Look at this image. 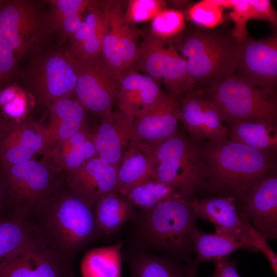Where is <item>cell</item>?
I'll use <instances>...</instances> for the list:
<instances>
[{"label":"cell","mask_w":277,"mask_h":277,"mask_svg":"<svg viewBox=\"0 0 277 277\" xmlns=\"http://www.w3.org/2000/svg\"><path fill=\"white\" fill-rule=\"evenodd\" d=\"M60 186L29 216L35 236L72 261L98 233L94 208Z\"/></svg>","instance_id":"6da1fadb"},{"label":"cell","mask_w":277,"mask_h":277,"mask_svg":"<svg viewBox=\"0 0 277 277\" xmlns=\"http://www.w3.org/2000/svg\"><path fill=\"white\" fill-rule=\"evenodd\" d=\"M206 180L216 189L242 199L256 183L271 174L273 153L228 140L197 145Z\"/></svg>","instance_id":"7a4b0ae2"},{"label":"cell","mask_w":277,"mask_h":277,"mask_svg":"<svg viewBox=\"0 0 277 277\" xmlns=\"http://www.w3.org/2000/svg\"><path fill=\"white\" fill-rule=\"evenodd\" d=\"M176 48L186 61L196 88L208 87L236 71L239 43L231 34L196 28L187 32Z\"/></svg>","instance_id":"3957f363"},{"label":"cell","mask_w":277,"mask_h":277,"mask_svg":"<svg viewBox=\"0 0 277 277\" xmlns=\"http://www.w3.org/2000/svg\"><path fill=\"white\" fill-rule=\"evenodd\" d=\"M201 95L216 108L222 121H249L276 125V95L234 73L203 89Z\"/></svg>","instance_id":"277c9868"},{"label":"cell","mask_w":277,"mask_h":277,"mask_svg":"<svg viewBox=\"0 0 277 277\" xmlns=\"http://www.w3.org/2000/svg\"><path fill=\"white\" fill-rule=\"evenodd\" d=\"M145 152L151 160L155 179L186 199L206 180L197 144L177 132Z\"/></svg>","instance_id":"5b68a950"},{"label":"cell","mask_w":277,"mask_h":277,"mask_svg":"<svg viewBox=\"0 0 277 277\" xmlns=\"http://www.w3.org/2000/svg\"><path fill=\"white\" fill-rule=\"evenodd\" d=\"M196 219L190 201L182 196L172 197L147 212L141 235L151 247L180 254L192 247Z\"/></svg>","instance_id":"8992f818"},{"label":"cell","mask_w":277,"mask_h":277,"mask_svg":"<svg viewBox=\"0 0 277 277\" xmlns=\"http://www.w3.org/2000/svg\"><path fill=\"white\" fill-rule=\"evenodd\" d=\"M138 53L130 68L146 72L156 79H163L169 94L183 98L196 89L186 61L174 44L156 37L150 32L143 34Z\"/></svg>","instance_id":"52a82bcc"},{"label":"cell","mask_w":277,"mask_h":277,"mask_svg":"<svg viewBox=\"0 0 277 277\" xmlns=\"http://www.w3.org/2000/svg\"><path fill=\"white\" fill-rule=\"evenodd\" d=\"M5 167L1 180L10 207L27 217L60 186L45 163L32 159Z\"/></svg>","instance_id":"ba28073f"},{"label":"cell","mask_w":277,"mask_h":277,"mask_svg":"<svg viewBox=\"0 0 277 277\" xmlns=\"http://www.w3.org/2000/svg\"><path fill=\"white\" fill-rule=\"evenodd\" d=\"M49 27L31 1H6L0 7V37L17 60L39 45Z\"/></svg>","instance_id":"9c48e42d"},{"label":"cell","mask_w":277,"mask_h":277,"mask_svg":"<svg viewBox=\"0 0 277 277\" xmlns=\"http://www.w3.org/2000/svg\"><path fill=\"white\" fill-rule=\"evenodd\" d=\"M28 77L33 94L50 107L58 99L75 93L77 73L74 57L68 50L47 53L34 63Z\"/></svg>","instance_id":"30bf717a"},{"label":"cell","mask_w":277,"mask_h":277,"mask_svg":"<svg viewBox=\"0 0 277 277\" xmlns=\"http://www.w3.org/2000/svg\"><path fill=\"white\" fill-rule=\"evenodd\" d=\"M0 277H75L72 261L59 255L33 234L0 262Z\"/></svg>","instance_id":"8fae6325"},{"label":"cell","mask_w":277,"mask_h":277,"mask_svg":"<svg viewBox=\"0 0 277 277\" xmlns=\"http://www.w3.org/2000/svg\"><path fill=\"white\" fill-rule=\"evenodd\" d=\"M74 61L77 100L86 110L103 116L117 101L120 75L108 66L101 55L85 61L74 57Z\"/></svg>","instance_id":"7c38bea8"},{"label":"cell","mask_w":277,"mask_h":277,"mask_svg":"<svg viewBox=\"0 0 277 277\" xmlns=\"http://www.w3.org/2000/svg\"><path fill=\"white\" fill-rule=\"evenodd\" d=\"M236 70L253 85L275 94L277 84V35L262 39L248 37L239 43Z\"/></svg>","instance_id":"4fadbf2b"},{"label":"cell","mask_w":277,"mask_h":277,"mask_svg":"<svg viewBox=\"0 0 277 277\" xmlns=\"http://www.w3.org/2000/svg\"><path fill=\"white\" fill-rule=\"evenodd\" d=\"M4 125L0 132V159L5 166L29 161L46 151L45 126L27 118Z\"/></svg>","instance_id":"5bb4252c"},{"label":"cell","mask_w":277,"mask_h":277,"mask_svg":"<svg viewBox=\"0 0 277 277\" xmlns=\"http://www.w3.org/2000/svg\"><path fill=\"white\" fill-rule=\"evenodd\" d=\"M181 98L165 93L152 107L133 118L137 144L146 151L177 132Z\"/></svg>","instance_id":"9a60e30c"},{"label":"cell","mask_w":277,"mask_h":277,"mask_svg":"<svg viewBox=\"0 0 277 277\" xmlns=\"http://www.w3.org/2000/svg\"><path fill=\"white\" fill-rule=\"evenodd\" d=\"M195 216L209 221L215 233L255 241L260 234L237 207L233 195L190 201Z\"/></svg>","instance_id":"2e32d148"},{"label":"cell","mask_w":277,"mask_h":277,"mask_svg":"<svg viewBox=\"0 0 277 277\" xmlns=\"http://www.w3.org/2000/svg\"><path fill=\"white\" fill-rule=\"evenodd\" d=\"M98 156L116 168L138 145L133 130V118L118 111L108 110L93 134Z\"/></svg>","instance_id":"e0dca14e"},{"label":"cell","mask_w":277,"mask_h":277,"mask_svg":"<svg viewBox=\"0 0 277 277\" xmlns=\"http://www.w3.org/2000/svg\"><path fill=\"white\" fill-rule=\"evenodd\" d=\"M179 120L195 143L205 139L217 143L228 138V129L222 125L214 105L196 92L182 99Z\"/></svg>","instance_id":"ac0fdd59"},{"label":"cell","mask_w":277,"mask_h":277,"mask_svg":"<svg viewBox=\"0 0 277 277\" xmlns=\"http://www.w3.org/2000/svg\"><path fill=\"white\" fill-rule=\"evenodd\" d=\"M67 174L69 188L93 208L102 197L118 191L116 167L98 156Z\"/></svg>","instance_id":"d6986e66"},{"label":"cell","mask_w":277,"mask_h":277,"mask_svg":"<svg viewBox=\"0 0 277 277\" xmlns=\"http://www.w3.org/2000/svg\"><path fill=\"white\" fill-rule=\"evenodd\" d=\"M243 213L266 240L277 236V177L270 174L253 185L241 199Z\"/></svg>","instance_id":"ffe728a7"},{"label":"cell","mask_w":277,"mask_h":277,"mask_svg":"<svg viewBox=\"0 0 277 277\" xmlns=\"http://www.w3.org/2000/svg\"><path fill=\"white\" fill-rule=\"evenodd\" d=\"M165 94L159 81L129 67L119 78V110L135 118L155 104Z\"/></svg>","instance_id":"44dd1931"},{"label":"cell","mask_w":277,"mask_h":277,"mask_svg":"<svg viewBox=\"0 0 277 277\" xmlns=\"http://www.w3.org/2000/svg\"><path fill=\"white\" fill-rule=\"evenodd\" d=\"M109 1H91L88 12L71 37L68 50L76 58L85 61L101 55L104 35L109 26Z\"/></svg>","instance_id":"7402d4cb"},{"label":"cell","mask_w":277,"mask_h":277,"mask_svg":"<svg viewBox=\"0 0 277 277\" xmlns=\"http://www.w3.org/2000/svg\"><path fill=\"white\" fill-rule=\"evenodd\" d=\"M86 109L71 96L56 100L50 106V117L47 126V150L45 154L60 143L85 128Z\"/></svg>","instance_id":"603a6c76"},{"label":"cell","mask_w":277,"mask_h":277,"mask_svg":"<svg viewBox=\"0 0 277 277\" xmlns=\"http://www.w3.org/2000/svg\"><path fill=\"white\" fill-rule=\"evenodd\" d=\"M191 245L196 259L187 267L190 277L196 276L197 267L201 263L226 260L232 253L242 249L257 251L255 241L204 233L197 228L193 233Z\"/></svg>","instance_id":"cb8c5ba5"},{"label":"cell","mask_w":277,"mask_h":277,"mask_svg":"<svg viewBox=\"0 0 277 277\" xmlns=\"http://www.w3.org/2000/svg\"><path fill=\"white\" fill-rule=\"evenodd\" d=\"M45 154L56 167L55 170H64L67 172L98 156L93 134H90L86 128L57 144Z\"/></svg>","instance_id":"d4e9b609"},{"label":"cell","mask_w":277,"mask_h":277,"mask_svg":"<svg viewBox=\"0 0 277 277\" xmlns=\"http://www.w3.org/2000/svg\"><path fill=\"white\" fill-rule=\"evenodd\" d=\"M98 233L109 235L118 231L133 216L134 206L118 191L100 199L94 207Z\"/></svg>","instance_id":"484cf974"},{"label":"cell","mask_w":277,"mask_h":277,"mask_svg":"<svg viewBox=\"0 0 277 277\" xmlns=\"http://www.w3.org/2000/svg\"><path fill=\"white\" fill-rule=\"evenodd\" d=\"M230 140L256 149L274 153L277 149L276 125L257 121L234 123L228 129Z\"/></svg>","instance_id":"4316f807"},{"label":"cell","mask_w":277,"mask_h":277,"mask_svg":"<svg viewBox=\"0 0 277 277\" xmlns=\"http://www.w3.org/2000/svg\"><path fill=\"white\" fill-rule=\"evenodd\" d=\"M122 243L87 251L81 263L83 277H121Z\"/></svg>","instance_id":"83f0119b"},{"label":"cell","mask_w":277,"mask_h":277,"mask_svg":"<svg viewBox=\"0 0 277 277\" xmlns=\"http://www.w3.org/2000/svg\"><path fill=\"white\" fill-rule=\"evenodd\" d=\"M51 11L47 18L49 27L57 31L62 41L71 38L81 26V15L91 1H49Z\"/></svg>","instance_id":"f1b7e54d"},{"label":"cell","mask_w":277,"mask_h":277,"mask_svg":"<svg viewBox=\"0 0 277 277\" xmlns=\"http://www.w3.org/2000/svg\"><path fill=\"white\" fill-rule=\"evenodd\" d=\"M33 234L28 217L11 210L0 216V262Z\"/></svg>","instance_id":"f546056e"},{"label":"cell","mask_w":277,"mask_h":277,"mask_svg":"<svg viewBox=\"0 0 277 277\" xmlns=\"http://www.w3.org/2000/svg\"><path fill=\"white\" fill-rule=\"evenodd\" d=\"M116 168L118 190L155 179L150 156L138 145L127 154Z\"/></svg>","instance_id":"4dcf8cb0"},{"label":"cell","mask_w":277,"mask_h":277,"mask_svg":"<svg viewBox=\"0 0 277 277\" xmlns=\"http://www.w3.org/2000/svg\"><path fill=\"white\" fill-rule=\"evenodd\" d=\"M118 192L129 199L134 206L139 207L146 212L167 199L182 196L175 189L155 178L120 189Z\"/></svg>","instance_id":"1f68e13d"},{"label":"cell","mask_w":277,"mask_h":277,"mask_svg":"<svg viewBox=\"0 0 277 277\" xmlns=\"http://www.w3.org/2000/svg\"><path fill=\"white\" fill-rule=\"evenodd\" d=\"M111 5L116 17L120 51L125 70L130 67L136 58L139 38L143 33L127 19L122 2L111 1Z\"/></svg>","instance_id":"d6a6232c"},{"label":"cell","mask_w":277,"mask_h":277,"mask_svg":"<svg viewBox=\"0 0 277 277\" xmlns=\"http://www.w3.org/2000/svg\"><path fill=\"white\" fill-rule=\"evenodd\" d=\"M129 263L131 277H190L187 268L183 270L167 260L148 254H137Z\"/></svg>","instance_id":"836d02e7"},{"label":"cell","mask_w":277,"mask_h":277,"mask_svg":"<svg viewBox=\"0 0 277 277\" xmlns=\"http://www.w3.org/2000/svg\"><path fill=\"white\" fill-rule=\"evenodd\" d=\"M109 26L103 39L101 55L112 70L121 75L125 70L122 58L118 37L116 15L109 1Z\"/></svg>","instance_id":"e575fe53"},{"label":"cell","mask_w":277,"mask_h":277,"mask_svg":"<svg viewBox=\"0 0 277 277\" xmlns=\"http://www.w3.org/2000/svg\"><path fill=\"white\" fill-rule=\"evenodd\" d=\"M185 27V15L182 12L165 8L151 20L150 32L157 37L168 39L181 33Z\"/></svg>","instance_id":"d590c367"},{"label":"cell","mask_w":277,"mask_h":277,"mask_svg":"<svg viewBox=\"0 0 277 277\" xmlns=\"http://www.w3.org/2000/svg\"><path fill=\"white\" fill-rule=\"evenodd\" d=\"M223 10L215 0H204L190 6L187 15L191 22L201 28L214 29L223 21Z\"/></svg>","instance_id":"8d00e7d4"},{"label":"cell","mask_w":277,"mask_h":277,"mask_svg":"<svg viewBox=\"0 0 277 277\" xmlns=\"http://www.w3.org/2000/svg\"><path fill=\"white\" fill-rule=\"evenodd\" d=\"M223 8H230L229 13L234 23L231 36L238 42L241 43L248 37L247 23L251 20L250 6L248 0H215Z\"/></svg>","instance_id":"74e56055"},{"label":"cell","mask_w":277,"mask_h":277,"mask_svg":"<svg viewBox=\"0 0 277 277\" xmlns=\"http://www.w3.org/2000/svg\"><path fill=\"white\" fill-rule=\"evenodd\" d=\"M166 8V2L160 0H131L128 2L125 15L133 24L152 20Z\"/></svg>","instance_id":"f35d334b"},{"label":"cell","mask_w":277,"mask_h":277,"mask_svg":"<svg viewBox=\"0 0 277 277\" xmlns=\"http://www.w3.org/2000/svg\"><path fill=\"white\" fill-rule=\"evenodd\" d=\"M0 105L7 115L16 121L22 118L26 112L25 98L12 86H7L0 91Z\"/></svg>","instance_id":"ab89813d"},{"label":"cell","mask_w":277,"mask_h":277,"mask_svg":"<svg viewBox=\"0 0 277 277\" xmlns=\"http://www.w3.org/2000/svg\"><path fill=\"white\" fill-rule=\"evenodd\" d=\"M16 60L13 52L0 37V87L13 76Z\"/></svg>","instance_id":"60d3db41"},{"label":"cell","mask_w":277,"mask_h":277,"mask_svg":"<svg viewBox=\"0 0 277 277\" xmlns=\"http://www.w3.org/2000/svg\"><path fill=\"white\" fill-rule=\"evenodd\" d=\"M248 1L250 8L251 19L264 20L276 26L277 13L270 1Z\"/></svg>","instance_id":"b9f144b4"},{"label":"cell","mask_w":277,"mask_h":277,"mask_svg":"<svg viewBox=\"0 0 277 277\" xmlns=\"http://www.w3.org/2000/svg\"><path fill=\"white\" fill-rule=\"evenodd\" d=\"M214 263V273L211 277H241L234 262L223 260Z\"/></svg>","instance_id":"7bdbcfd3"},{"label":"cell","mask_w":277,"mask_h":277,"mask_svg":"<svg viewBox=\"0 0 277 277\" xmlns=\"http://www.w3.org/2000/svg\"><path fill=\"white\" fill-rule=\"evenodd\" d=\"M255 246L257 251H262L266 256L275 275L276 276L277 255L268 244L267 240L262 235H260L255 240Z\"/></svg>","instance_id":"ee69618b"},{"label":"cell","mask_w":277,"mask_h":277,"mask_svg":"<svg viewBox=\"0 0 277 277\" xmlns=\"http://www.w3.org/2000/svg\"><path fill=\"white\" fill-rule=\"evenodd\" d=\"M6 192L5 187L1 179H0V216L10 210L7 209L6 204H4V196Z\"/></svg>","instance_id":"f6af8a7d"}]
</instances>
